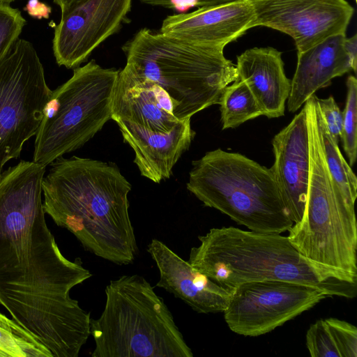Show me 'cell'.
Masks as SVG:
<instances>
[{"instance_id": "277c9868", "label": "cell", "mask_w": 357, "mask_h": 357, "mask_svg": "<svg viewBox=\"0 0 357 357\" xmlns=\"http://www.w3.org/2000/svg\"><path fill=\"white\" fill-rule=\"evenodd\" d=\"M123 68L165 91L179 121L218 104L224 89L237 78L236 64L224 50L197 45L147 28L126 43Z\"/></svg>"}, {"instance_id": "4316f807", "label": "cell", "mask_w": 357, "mask_h": 357, "mask_svg": "<svg viewBox=\"0 0 357 357\" xmlns=\"http://www.w3.org/2000/svg\"><path fill=\"white\" fill-rule=\"evenodd\" d=\"M321 115L332 139L337 144L341 138L343 125V114L334 98H319L315 96Z\"/></svg>"}, {"instance_id": "44dd1931", "label": "cell", "mask_w": 357, "mask_h": 357, "mask_svg": "<svg viewBox=\"0 0 357 357\" xmlns=\"http://www.w3.org/2000/svg\"><path fill=\"white\" fill-rule=\"evenodd\" d=\"M218 105L222 130L236 128L249 120L264 116L250 90L238 78L224 89Z\"/></svg>"}, {"instance_id": "6da1fadb", "label": "cell", "mask_w": 357, "mask_h": 357, "mask_svg": "<svg viewBox=\"0 0 357 357\" xmlns=\"http://www.w3.org/2000/svg\"><path fill=\"white\" fill-rule=\"evenodd\" d=\"M45 168L21 160L0 173V304L52 357H77L91 318L70 292L92 274L63 255L47 225Z\"/></svg>"}, {"instance_id": "7a4b0ae2", "label": "cell", "mask_w": 357, "mask_h": 357, "mask_svg": "<svg viewBox=\"0 0 357 357\" xmlns=\"http://www.w3.org/2000/svg\"><path fill=\"white\" fill-rule=\"evenodd\" d=\"M50 166L42 181L45 213L86 250L116 264L132 263L139 249L128 211L132 187L116 164L73 156Z\"/></svg>"}, {"instance_id": "4fadbf2b", "label": "cell", "mask_w": 357, "mask_h": 357, "mask_svg": "<svg viewBox=\"0 0 357 357\" xmlns=\"http://www.w3.org/2000/svg\"><path fill=\"white\" fill-rule=\"evenodd\" d=\"M255 15L249 0L167 16L160 32L197 45L224 50L229 43L254 28Z\"/></svg>"}, {"instance_id": "7c38bea8", "label": "cell", "mask_w": 357, "mask_h": 357, "mask_svg": "<svg viewBox=\"0 0 357 357\" xmlns=\"http://www.w3.org/2000/svg\"><path fill=\"white\" fill-rule=\"evenodd\" d=\"M132 0H82L56 26L53 52L59 66L75 68L116 33L131 8Z\"/></svg>"}, {"instance_id": "8fae6325", "label": "cell", "mask_w": 357, "mask_h": 357, "mask_svg": "<svg viewBox=\"0 0 357 357\" xmlns=\"http://www.w3.org/2000/svg\"><path fill=\"white\" fill-rule=\"evenodd\" d=\"M255 26L282 32L297 53L329 36L346 33L354 9L346 0H249Z\"/></svg>"}, {"instance_id": "cb8c5ba5", "label": "cell", "mask_w": 357, "mask_h": 357, "mask_svg": "<svg viewBox=\"0 0 357 357\" xmlns=\"http://www.w3.org/2000/svg\"><path fill=\"white\" fill-rule=\"evenodd\" d=\"M306 347L312 357H340L338 348L325 319L311 324L306 333Z\"/></svg>"}, {"instance_id": "2e32d148", "label": "cell", "mask_w": 357, "mask_h": 357, "mask_svg": "<svg viewBox=\"0 0 357 357\" xmlns=\"http://www.w3.org/2000/svg\"><path fill=\"white\" fill-rule=\"evenodd\" d=\"M116 123L124 142L134 151V162L141 175L156 183L171 176L174 166L195 135L190 119L181 121L168 132L152 131L124 121Z\"/></svg>"}, {"instance_id": "9c48e42d", "label": "cell", "mask_w": 357, "mask_h": 357, "mask_svg": "<svg viewBox=\"0 0 357 357\" xmlns=\"http://www.w3.org/2000/svg\"><path fill=\"white\" fill-rule=\"evenodd\" d=\"M52 93L33 45L18 38L0 59V173L36 135Z\"/></svg>"}, {"instance_id": "8992f818", "label": "cell", "mask_w": 357, "mask_h": 357, "mask_svg": "<svg viewBox=\"0 0 357 357\" xmlns=\"http://www.w3.org/2000/svg\"><path fill=\"white\" fill-rule=\"evenodd\" d=\"M192 165L187 189L206 206L254 231L282 234L293 225L271 168L221 149Z\"/></svg>"}, {"instance_id": "603a6c76", "label": "cell", "mask_w": 357, "mask_h": 357, "mask_svg": "<svg viewBox=\"0 0 357 357\" xmlns=\"http://www.w3.org/2000/svg\"><path fill=\"white\" fill-rule=\"evenodd\" d=\"M347 98L343 114L341 135L344 151L349 165L353 166L357 156V79L349 75L347 79Z\"/></svg>"}, {"instance_id": "5b68a950", "label": "cell", "mask_w": 357, "mask_h": 357, "mask_svg": "<svg viewBox=\"0 0 357 357\" xmlns=\"http://www.w3.org/2000/svg\"><path fill=\"white\" fill-rule=\"evenodd\" d=\"M104 310L91 319L92 357H192L174 317L151 284L122 275L105 288Z\"/></svg>"}, {"instance_id": "d4e9b609", "label": "cell", "mask_w": 357, "mask_h": 357, "mask_svg": "<svg viewBox=\"0 0 357 357\" xmlns=\"http://www.w3.org/2000/svg\"><path fill=\"white\" fill-rule=\"evenodd\" d=\"M25 24L19 9L0 3V59L19 38Z\"/></svg>"}, {"instance_id": "f546056e", "label": "cell", "mask_w": 357, "mask_h": 357, "mask_svg": "<svg viewBox=\"0 0 357 357\" xmlns=\"http://www.w3.org/2000/svg\"><path fill=\"white\" fill-rule=\"evenodd\" d=\"M82 0H54L61 8V14H64Z\"/></svg>"}, {"instance_id": "52a82bcc", "label": "cell", "mask_w": 357, "mask_h": 357, "mask_svg": "<svg viewBox=\"0 0 357 357\" xmlns=\"http://www.w3.org/2000/svg\"><path fill=\"white\" fill-rule=\"evenodd\" d=\"M309 139V177L301 220L290 227V243L319 264L357 276V226L354 206L334 192L322 149L317 102L305 103Z\"/></svg>"}, {"instance_id": "30bf717a", "label": "cell", "mask_w": 357, "mask_h": 357, "mask_svg": "<svg viewBox=\"0 0 357 357\" xmlns=\"http://www.w3.org/2000/svg\"><path fill=\"white\" fill-rule=\"evenodd\" d=\"M328 298L303 284L279 280L243 283L234 292L224 319L234 333L256 337L268 333Z\"/></svg>"}, {"instance_id": "e0dca14e", "label": "cell", "mask_w": 357, "mask_h": 357, "mask_svg": "<svg viewBox=\"0 0 357 357\" xmlns=\"http://www.w3.org/2000/svg\"><path fill=\"white\" fill-rule=\"evenodd\" d=\"M111 119L157 132H168L181 121L174 116L172 102L163 89L123 69L119 70L115 86Z\"/></svg>"}, {"instance_id": "ac0fdd59", "label": "cell", "mask_w": 357, "mask_h": 357, "mask_svg": "<svg viewBox=\"0 0 357 357\" xmlns=\"http://www.w3.org/2000/svg\"><path fill=\"white\" fill-rule=\"evenodd\" d=\"M346 33L328 37L297 53V64L287 99V108L295 112L315 92L330 86L332 79L352 70L344 49Z\"/></svg>"}, {"instance_id": "5bb4252c", "label": "cell", "mask_w": 357, "mask_h": 357, "mask_svg": "<svg viewBox=\"0 0 357 357\" xmlns=\"http://www.w3.org/2000/svg\"><path fill=\"white\" fill-rule=\"evenodd\" d=\"M275 161L271 167L294 224L303 215L309 177V139L303 106L272 140Z\"/></svg>"}, {"instance_id": "83f0119b", "label": "cell", "mask_w": 357, "mask_h": 357, "mask_svg": "<svg viewBox=\"0 0 357 357\" xmlns=\"http://www.w3.org/2000/svg\"><path fill=\"white\" fill-rule=\"evenodd\" d=\"M29 15L34 17L48 18L51 13V8L38 0H29L25 7Z\"/></svg>"}, {"instance_id": "d6986e66", "label": "cell", "mask_w": 357, "mask_h": 357, "mask_svg": "<svg viewBox=\"0 0 357 357\" xmlns=\"http://www.w3.org/2000/svg\"><path fill=\"white\" fill-rule=\"evenodd\" d=\"M237 78L244 82L264 116L284 115L291 79L285 74L282 52L271 47H252L237 56Z\"/></svg>"}, {"instance_id": "1f68e13d", "label": "cell", "mask_w": 357, "mask_h": 357, "mask_svg": "<svg viewBox=\"0 0 357 357\" xmlns=\"http://www.w3.org/2000/svg\"><path fill=\"white\" fill-rule=\"evenodd\" d=\"M355 1H356L357 0H355Z\"/></svg>"}, {"instance_id": "4dcf8cb0", "label": "cell", "mask_w": 357, "mask_h": 357, "mask_svg": "<svg viewBox=\"0 0 357 357\" xmlns=\"http://www.w3.org/2000/svg\"><path fill=\"white\" fill-rule=\"evenodd\" d=\"M14 0H0V3H10Z\"/></svg>"}, {"instance_id": "7402d4cb", "label": "cell", "mask_w": 357, "mask_h": 357, "mask_svg": "<svg viewBox=\"0 0 357 357\" xmlns=\"http://www.w3.org/2000/svg\"><path fill=\"white\" fill-rule=\"evenodd\" d=\"M0 357H52V355L13 319L0 312Z\"/></svg>"}, {"instance_id": "f1b7e54d", "label": "cell", "mask_w": 357, "mask_h": 357, "mask_svg": "<svg viewBox=\"0 0 357 357\" xmlns=\"http://www.w3.org/2000/svg\"><path fill=\"white\" fill-rule=\"evenodd\" d=\"M344 49L350 61L352 70L356 73L357 68V35L351 38H345Z\"/></svg>"}, {"instance_id": "ffe728a7", "label": "cell", "mask_w": 357, "mask_h": 357, "mask_svg": "<svg viewBox=\"0 0 357 357\" xmlns=\"http://www.w3.org/2000/svg\"><path fill=\"white\" fill-rule=\"evenodd\" d=\"M317 110L322 149L331 177L334 192L337 197L343 199L348 204L354 206L357 197L356 176L343 157L338 144L335 143L331 137L321 115L317 102Z\"/></svg>"}, {"instance_id": "484cf974", "label": "cell", "mask_w": 357, "mask_h": 357, "mask_svg": "<svg viewBox=\"0 0 357 357\" xmlns=\"http://www.w3.org/2000/svg\"><path fill=\"white\" fill-rule=\"evenodd\" d=\"M338 348L340 357L357 356V328L344 320L325 319Z\"/></svg>"}, {"instance_id": "3957f363", "label": "cell", "mask_w": 357, "mask_h": 357, "mask_svg": "<svg viewBox=\"0 0 357 357\" xmlns=\"http://www.w3.org/2000/svg\"><path fill=\"white\" fill-rule=\"evenodd\" d=\"M198 238L188 261L224 287L279 280L313 287L327 297L357 295V276L308 259L281 234L222 227Z\"/></svg>"}, {"instance_id": "ba28073f", "label": "cell", "mask_w": 357, "mask_h": 357, "mask_svg": "<svg viewBox=\"0 0 357 357\" xmlns=\"http://www.w3.org/2000/svg\"><path fill=\"white\" fill-rule=\"evenodd\" d=\"M119 70L91 60L52 91L36 133L33 161L45 166L89 141L112 118Z\"/></svg>"}, {"instance_id": "9a60e30c", "label": "cell", "mask_w": 357, "mask_h": 357, "mask_svg": "<svg viewBox=\"0 0 357 357\" xmlns=\"http://www.w3.org/2000/svg\"><path fill=\"white\" fill-rule=\"evenodd\" d=\"M147 252L159 271L157 287L181 299L198 313L223 312L227 308L234 289L214 282L160 240L152 239Z\"/></svg>"}]
</instances>
